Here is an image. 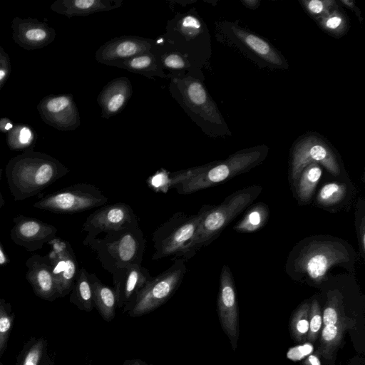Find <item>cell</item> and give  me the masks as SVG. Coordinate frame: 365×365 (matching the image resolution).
<instances>
[{
    "label": "cell",
    "mask_w": 365,
    "mask_h": 365,
    "mask_svg": "<svg viewBox=\"0 0 365 365\" xmlns=\"http://www.w3.org/2000/svg\"><path fill=\"white\" fill-rule=\"evenodd\" d=\"M356 260L354 249L345 240L330 235H314L293 247L285 271L295 280L321 285L337 267L354 274Z\"/></svg>",
    "instance_id": "obj_1"
},
{
    "label": "cell",
    "mask_w": 365,
    "mask_h": 365,
    "mask_svg": "<svg viewBox=\"0 0 365 365\" xmlns=\"http://www.w3.org/2000/svg\"><path fill=\"white\" fill-rule=\"evenodd\" d=\"M268 153L267 145H257L239 150L224 160L169 173V187L187 195L217 185L258 165Z\"/></svg>",
    "instance_id": "obj_2"
},
{
    "label": "cell",
    "mask_w": 365,
    "mask_h": 365,
    "mask_svg": "<svg viewBox=\"0 0 365 365\" xmlns=\"http://www.w3.org/2000/svg\"><path fill=\"white\" fill-rule=\"evenodd\" d=\"M68 172L57 159L33 149L11 158L5 168L8 186L16 201L38 195Z\"/></svg>",
    "instance_id": "obj_3"
},
{
    "label": "cell",
    "mask_w": 365,
    "mask_h": 365,
    "mask_svg": "<svg viewBox=\"0 0 365 365\" xmlns=\"http://www.w3.org/2000/svg\"><path fill=\"white\" fill-rule=\"evenodd\" d=\"M262 190L261 186H250L229 195L217 206L203 205L200 210L202 217L195 235L185 246L180 258L189 259L197 250L211 243L235 217L254 201Z\"/></svg>",
    "instance_id": "obj_4"
},
{
    "label": "cell",
    "mask_w": 365,
    "mask_h": 365,
    "mask_svg": "<svg viewBox=\"0 0 365 365\" xmlns=\"http://www.w3.org/2000/svg\"><path fill=\"white\" fill-rule=\"evenodd\" d=\"M97 255L104 269L113 274L119 269L141 264L146 240L139 224L106 233L103 237L83 240Z\"/></svg>",
    "instance_id": "obj_5"
},
{
    "label": "cell",
    "mask_w": 365,
    "mask_h": 365,
    "mask_svg": "<svg viewBox=\"0 0 365 365\" xmlns=\"http://www.w3.org/2000/svg\"><path fill=\"white\" fill-rule=\"evenodd\" d=\"M172 82L180 91L179 103L206 134L215 138L232 135L217 105L200 80L188 77L175 78Z\"/></svg>",
    "instance_id": "obj_6"
},
{
    "label": "cell",
    "mask_w": 365,
    "mask_h": 365,
    "mask_svg": "<svg viewBox=\"0 0 365 365\" xmlns=\"http://www.w3.org/2000/svg\"><path fill=\"white\" fill-rule=\"evenodd\" d=\"M222 41L240 50L259 68L287 69L289 64L282 54L259 36L242 28L236 22L223 21L218 26Z\"/></svg>",
    "instance_id": "obj_7"
},
{
    "label": "cell",
    "mask_w": 365,
    "mask_h": 365,
    "mask_svg": "<svg viewBox=\"0 0 365 365\" xmlns=\"http://www.w3.org/2000/svg\"><path fill=\"white\" fill-rule=\"evenodd\" d=\"M186 260L175 259L166 270L152 279L138 292L128 312L132 317H141L165 304L176 292L187 272Z\"/></svg>",
    "instance_id": "obj_8"
},
{
    "label": "cell",
    "mask_w": 365,
    "mask_h": 365,
    "mask_svg": "<svg viewBox=\"0 0 365 365\" xmlns=\"http://www.w3.org/2000/svg\"><path fill=\"white\" fill-rule=\"evenodd\" d=\"M201 217L200 210L195 215L178 212L159 226L153 233L154 253L152 259L170 256L180 258L185 246L195 236Z\"/></svg>",
    "instance_id": "obj_9"
},
{
    "label": "cell",
    "mask_w": 365,
    "mask_h": 365,
    "mask_svg": "<svg viewBox=\"0 0 365 365\" xmlns=\"http://www.w3.org/2000/svg\"><path fill=\"white\" fill-rule=\"evenodd\" d=\"M311 163L322 165L334 177L341 173L339 160L331 145L313 133L299 138L292 148L290 177L294 184L302 170Z\"/></svg>",
    "instance_id": "obj_10"
},
{
    "label": "cell",
    "mask_w": 365,
    "mask_h": 365,
    "mask_svg": "<svg viewBox=\"0 0 365 365\" xmlns=\"http://www.w3.org/2000/svg\"><path fill=\"white\" fill-rule=\"evenodd\" d=\"M107 202V197L95 185L78 183L45 195L33 206L54 213H76Z\"/></svg>",
    "instance_id": "obj_11"
},
{
    "label": "cell",
    "mask_w": 365,
    "mask_h": 365,
    "mask_svg": "<svg viewBox=\"0 0 365 365\" xmlns=\"http://www.w3.org/2000/svg\"><path fill=\"white\" fill-rule=\"evenodd\" d=\"M138 223L132 207L124 202L104 205L90 214L83 224L84 240Z\"/></svg>",
    "instance_id": "obj_12"
},
{
    "label": "cell",
    "mask_w": 365,
    "mask_h": 365,
    "mask_svg": "<svg viewBox=\"0 0 365 365\" xmlns=\"http://www.w3.org/2000/svg\"><path fill=\"white\" fill-rule=\"evenodd\" d=\"M217 313L222 329L235 350L239 339V311L232 274L227 265L220 273Z\"/></svg>",
    "instance_id": "obj_13"
},
{
    "label": "cell",
    "mask_w": 365,
    "mask_h": 365,
    "mask_svg": "<svg viewBox=\"0 0 365 365\" xmlns=\"http://www.w3.org/2000/svg\"><path fill=\"white\" fill-rule=\"evenodd\" d=\"M48 245L51 249L47 256L59 297H64L71 292L78 273V262L68 242L55 237Z\"/></svg>",
    "instance_id": "obj_14"
},
{
    "label": "cell",
    "mask_w": 365,
    "mask_h": 365,
    "mask_svg": "<svg viewBox=\"0 0 365 365\" xmlns=\"http://www.w3.org/2000/svg\"><path fill=\"white\" fill-rule=\"evenodd\" d=\"M37 109L42 120L58 130H73L80 125L79 113L71 94L45 96Z\"/></svg>",
    "instance_id": "obj_15"
},
{
    "label": "cell",
    "mask_w": 365,
    "mask_h": 365,
    "mask_svg": "<svg viewBox=\"0 0 365 365\" xmlns=\"http://www.w3.org/2000/svg\"><path fill=\"white\" fill-rule=\"evenodd\" d=\"M11 230V240L29 252L43 248L56 237L57 229L41 220L20 215L14 217Z\"/></svg>",
    "instance_id": "obj_16"
},
{
    "label": "cell",
    "mask_w": 365,
    "mask_h": 365,
    "mask_svg": "<svg viewBox=\"0 0 365 365\" xmlns=\"http://www.w3.org/2000/svg\"><path fill=\"white\" fill-rule=\"evenodd\" d=\"M112 275L118 308L123 313L128 311L138 292L152 279L148 270L138 264L119 269Z\"/></svg>",
    "instance_id": "obj_17"
},
{
    "label": "cell",
    "mask_w": 365,
    "mask_h": 365,
    "mask_svg": "<svg viewBox=\"0 0 365 365\" xmlns=\"http://www.w3.org/2000/svg\"><path fill=\"white\" fill-rule=\"evenodd\" d=\"M153 46L150 39L133 36L113 38L102 45L96 52V60L103 64L116 62L149 52Z\"/></svg>",
    "instance_id": "obj_18"
},
{
    "label": "cell",
    "mask_w": 365,
    "mask_h": 365,
    "mask_svg": "<svg viewBox=\"0 0 365 365\" xmlns=\"http://www.w3.org/2000/svg\"><path fill=\"white\" fill-rule=\"evenodd\" d=\"M12 38L26 50H34L51 43L56 36L54 29L46 23L34 19L15 17L11 24Z\"/></svg>",
    "instance_id": "obj_19"
},
{
    "label": "cell",
    "mask_w": 365,
    "mask_h": 365,
    "mask_svg": "<svg viewBox=\"0 0 365 365\" xmlns=\"http://www.w3.org/2000/svg\"><path fill=\"white\" fill-rule=\"evenodd\" d=\"M26 279L38 297L53 301L59 297L58 290L47 255L34 254L26 261Z\"/></svg>",
    "instance_id": "obj_20"
},
{
    "label": "cell",
    "mask_w": 365,
    "mask_h": 365,
    "mask_svg": "<svg viewBox=\"0 0 365 365\" xmlns=\"http://www.w3.org/2000/svg\"><path fill=\"white\" fill-rule=\"evenodd\" d=\"M133 93L132 85L126 77L109 81L99 93L97 101L102 110V117L109 118L120 112Z\"/></svg>",
    "instance_id": "obj_21"
},
{
    "label": "cell",
    "mask_w": 365,
    "mask_h": 365,
    "mask_svg": "<svg viewBox=\"0 0 365 365\" xmlns=\"http://www.w3.org/2000/svg\"><path fill=\"white\" fill-rule=\"evenodd\" d=\"M121 0H57L51 9L68 18L108 11L121 6Z\"/></svg>",
    "instance_id": "obj_22"
},
{
    "label": "cell",
    "mask_w": 365,
    "mask_h": 365,
    "mask_svg": "<svg viewBox=\"0 0 365 365\" xmlns=\"http://www.w3.org/2000/svg\"><path fill=\"white\" fill-rule=\"evenodd\" d=\"M354 326V319L333 325H323L320 333V344L315 354L327 360L332 359L340 346L347 329Z\"/></svg>",
    "instance_id": "obj_23"
},
{
    "label": "cell",
    "mask_w": 365,
    "mask_h": 365,
    "mask_svg": "<svg viewBox=\"0 0 365 365\" xmlns=\"http://www.w3.org/2000/svg\"><path fill=\"white\" fill-rule=\"evenodd\" d=\"M94 307L106 322H111L115 315L118 302L113 287L104 284L95 273H90Z\"/></svg>",
    "instance_id": "obj_24"
},
{
    "label": "cell",
    "mask_w": 365,
    "mask_h": 365,
    "mask_svg": "<svg viewBox=\"0 0 365 365\" xmlns=\"http://www.w3.org/2000/svg\"><path fill=\"white\" fill-rule=\"evenodd\" d=\"M113 66L126 69L129 71L151 77L154 76L165 77L163 68L156 56L150 51L134 57L116 62Z\"/></svg>",
    "instance_id": "obj_25"
},
{
    "label": "cell",
    "mask_w": 365,
    "mask_h": 365,
    "mask_svg": "<svg viewBox=\"0 0 365 365\" xmlns=\"http://www.w3.org/2000/svg\"><path fill=\"white\" fill-rule=\"evenodd\" d=\"M70 293V302L79 309L91 312L94 308L90 273L84 267L79 269Z\"/></svg>",
    "instance_id": "obj_26"
},
{
    "label": "cell",
    "mask_w": 365,
    "mask_h": 365,
    "mask_svg": "<svg viewBox=\"0 0 365 365\" xmlns=\"http://www.w3.org/2000/svg\"><path fill=\"white\" fill-rule=\"evenodd\" d=\"M322 170L317 163H311L301 172L297 182L296 190L301 202L310 201L321 178Z\"/></svg>",
    "instance_id": "obj_27"
},
{
    "label": "cell",
    "mask_w": 365,
    "mask_h": 365,
    "mask_svg": "<svg viewBox=\"0 0 365 365\" xmlns=\"http://www.w3.org/2000/svg\"><path fill=\"white\" fill-rule=\"evenodd\" d=\"M345 314L344 294L339 289H331L327 292V300L322 312L323 325H333L349 320Z\"/></svg>",
    "instance_id": "obj_28"
},
{
    "label": "cell",
    "mask_w": 365,
    "mask_h": 365,
    "mask_svg": "<svg viewBox=\"0 0 365 365\" xmlns=\"http://www.w3.org/2000/svg\"><path fill=\"white\" fill-rule=\"evenodd\" d=\"M316 22L323 31L335 38L345 35L349 29V19L339 4Z\"/></svg>",
    "instance_id": "obj_29"
},
{
    "label": "cell",
    "mask_w": 365,
    "mask_h": 365,
    "mask_svg": "<svg viewBox=\"0 0 365 365\" xmlns=\"http://www.w3.org/2000/svg\"><path fill=\"white\" fill-rule=\"evenodd\" d=\"M269 211L267 206L262 202L252 205L239 221L234 230L237 232H254L262 227L268 220Z\"/></svg>",
    "instance_id": "obj_30"
},
{
    "label": "cell",
    "mask_w": 365,
    "mask_h": 365,
    "mask_svg": "<svg viewBox=\"0 0 365 365\" xmlns=\"http://www.w3.org/2000/svg\"><path fill=\"white\" fill-rule=\"evenodd\" d=\"M347 185L339 182H330L322 187L317 195V203L324 207L336 206L347 195Z\"/></svg>",
    "instance_id": "obj_31"
},
{
    "label": "cell",
    "mask_w": 365,
    "mask_h": 365,
    "mask_svg": "<svg viewBox=\"0 0 365 365\" xmlns=\"http://www.w3.org/2000/svg\"><path fill=\"white\" fill-rule=\"evenodd\" d=\"M310 302L300 304L290 320V333L293 339L300 343L306 342L309 330V313Z\"/></svg>",
    "instance_id": "obj_32"
},
{
    "label": "cell",
    "mask_w": 365,
    "mask_h": 365,
    "mask_svg": "<svg viewBox=\"0 0 365 365\" xmlns=\"http://www.w3.org/2000/svg\"><path fill=\"white\" fill-rule=\"evenodd\" d=\"M34 133L27 125H16L8 132L7 144L11 150H29L33 149Z\"/></svg>",
    "instance_id": "obj_33"
},
{
    "label": "cell",
    "mask_w": 365,
    "mask_h": 365,
    "mask_svg": "<svg viewBox=\"0 0 365 365\" xmlns=\"http://www.w3.org/2000/svg\"><path fill=\"white\" fill-rule=\"evenodd\" d=\"M14 317L11 304L5 299H0V356L6 346Z\"/></svg>",
    "instance_id": "obj_34"
},
{
    "label": "cell",
    "mask_w": 365,
    "mask_h": 365,
    "mask_svg": "<svg viewBox=\"0 0 365 365\" xmlns=\"http://www.w3.org/2000/svg\"><path fill=\"white\" fill-rule=\"evenodd\" d=\"M323 327L322 312L319 301L312 299L310 302L309 313V330L307 341L314 342L319 337Z\"/></svg>",
    "instance_id": "obj_35"
},
{
    "label": "cell",
    "mask_w": 365,
    "mask_h": 365,
    "mask_svg": "<svg viewBox=\"0 0 365 365\" xmlns=\"http://www.w3.org/2000/svg\"><path fill=\"white\" fill-rule=\"evenodd\" d=\"M299 2L315 21L329 13L339 4L335 0H302Z\"/></svg>",
    "instance_id": "obj_36"
},
{
    "label": "cell",
    "mask_w": 365,
    "mask_h": 365,
    "mask_svg": "<svg viewBox=\"0 0 365 365\" xmlns=\"http://www.w3.org/2000/svg\"><path fill=\"white\" fill-rule=\"evenodd\" d=\"M179 30L188 39L195 38L204 31L200 19L192 14L185 15L180 19Z\"/></svg>",
    "instance_id": "obj_37"
},
{
    "label": "cell",
    "mask_w": 365,
    "mask_h": 365,
    "mask_svg": "<svg viewBox=\"0 0 365 365\" xmlns=\"http://www.w3.org/2000/svg\"><path fill=\"white\" fill-rule=\"evenodd\" d=\"M42 339L35 340L24 351L19 365H39L45 348Z\"/></svg>",
    "instance_id": "obj_38"
},
{
    "label": "cell",
    "mask_w": 365,
    "mask_h": 365,
    "mask_svg": "<svg viewBox=\"0 0 365 365\" xmlns=\"http://www.w3.org/2000/svg\"><path fill=\"white\" fill-rule=\"evenodd\" d=\"M169 173L162 169L150 176L148 180L149 186L155 192H167L170 189Z\"/></svg>",
    "instance_id": "obj_39"
},
{
    "label": "cell",
    "mask_w": 365,
    "mask_h": 365,
    "mask_svg": "<svg viewBox=\"0 0 365 365\" xmlns=\"http://www.w3.org/2000/svg\"><path fill=\"white\" fill-rule=\"evenodd\" d=\"M187 60L178 52H172L162 56V64L167 68L181 70L187 66Z\"/></svg>",
    "instance_id": "obj_40"
},
{
    "label": "cell",
    "mask_w": 365,
    "mask_h": 365,
    "mask_svg": "<svg viewBox=\"0 0 365 365\" xmlns=\"http://www.w3.org/2000/svg\"><path fill=\"white\" fill-rule=\"evenodd\" d=\"M356 220L359 222H356V231L358 235L359 245L361 250V253L364 257L365 252V217H364V207L360 212V208L357 209Z\"/></svg>",
    "instance_id": "obj_41"
},
{
    "label": "cell",
    "mask_w": 365,
    "mask_h": 365,
    "mask_svg": "<svg viewBox=\"0 0 365 365\" xmlns=\"http://www.w3.org/2000/svg\"><path fill=\"white\" fill-rule=\"evenodd\" d=\"M11 71L10 58L8 54L0 59V90L7 81Z\"/></svg>",
    "instance_id": "obj_42"
},
{
    "label": "cell",
    "mask_w": 365,
    "mask_h": 365,
    "mask_svg": "<svg viewBox=\"0 0 365 365\" xmlns=\"http://www.w3.org/2000/svg\"><path fill=\"white\" fill-rule=\"evenodd\" d=\"M299 351H294L292 349L288 352L290 359L299 360L300 358L309 354L312 351V346L310 344L297 346Z\"/></svg>",
    "instance_id": "obj_43"
},
{
    "label": "cell",
    "mask_w": 365,
    "mask_h": 365,
    "mask_svg": "<svg viewBox=\"0 0 365 365\" xmlns=\"http://www.w3.org/2000/svg\"><path fill=\"white\" fill-rule=\"evenodd\" d=\"M339 4L341 6H344L351 10L352 12L355 14L356 17L358 18L360 23H362L363 21V17L361 16V13L360 9L358 8V6L356 5V3L354 1L351 0H339Z\"/></svg>",
    "instance_id": "obj_44"
},
{
    "label": "cell",
    "mask_w": 365,
    "mask_h": 365,
    "mask_svg": "<svg viewBox=\"0 0 365 365\" xmlns=\"http://www.w3.org/2000/svg\"><path fill=\"white\" fill-rule=\"evenodd\" d=\"M14 127L12 123L8 118L0 119V130L9 132Z\"/></svg>",
    "instance_id": "obj_45"
},
{
    "label": "cell",
    "mask_w": 365,
    "mask_h": 365,
    "mask_svg": "<svg viewBox=\"0 0 365 365\" xmlns=\"http://www.w3.org/2000/svg\"><path fill=\"white\" fill-rule=\"evenodd\" d=\"M241 3L247 8L251 10H255L260 4L259 0H242Z\"/></svg>",
    "instance_id": "obj_46"
},
{
    "label": "cell",
    "mask_w": 365,
    "mask_h": 365,
    "mask_svg": "<svg viewBox=\"0 0 365 365\" xmlns=\"http://www.w3.org/2000/svg\"><path fill=\"white\" fill-rule=\"evenodd\" d=\"M8 263H9V259L0 242V267L6 266Z\"/></svg>",
    "instance_id": "obj_47"
},
{
    "label": "cell",
    "mask_w": 365,
    "mask_h": 365,
    "mask_svg": "<svg viewBox=\"0 0 365 365\" xmlns=\"http://www.w3.org/2000/svg\"><path fill=\"white\" fill-rule=\"evenodd\" d=\"M305 365H321L317 354L309 355L304 361Z\"/></svg>",
    "instance_id": "obj_48"
},
{
    "label": "cell",
    "mask_w": 365,
    "mask_h": 365,
    "mask_svg": "<svg viewBox=\"0 0 365 365\" xmlns=\"http://www.w3.org/2000/svg\"><path fill=\"white\" fill-rule=\"evenodd\" d=\"M123 365H146L140 360L138 359H130L126 360Z\"/></svg>",
    "instance_id": "obj_49"
},
{
    "label": "cell",
    "mask_w": 365,
    "mask_h": 365,
    "mask_svg": "<svg viewBox=\"0 0 365 365\" xmlns=\"http://www.w3.org/2000/svg\"><path fill=\"white\" fill-rule=\"evenodd\" d=\"M2 174H3V170L1 168H0V182L1 180ZM3 204H4V200H3L2 195H1V192L0 190V209H1V206L3 205Z\"/></svg>",
    "instance_id": "obj_50"
},
{
    "label": "cell",
    "mask_w": 365,
    "mask_h": 365,
    "mask_svg": "<svg viewBox=\"0 0 365 365\" xmlns=\"http://www.w3.org/2000/svg\"><path fill=\"white\" fill-rule=\"evenodd\" d=\"M7 53L5 52L4 48L0 46V59L6 56Z\"/></svg>",
    "instance_id": "obj_51"
},
{
    "label": "cell",
    "mask_w": 365,
    "mask_h": 365,
    "mask_svg": "<svg viewBox=\"0 0 365 365\" xmlns=\"http://www.w3.org/2000/svg\"><path fill=\"white\" fill-rule=\"evenodd\" d=\"M0 365H1V364H0Z\"/></svg>",
    "instance_id": "obj_52"
}]
</instances>
